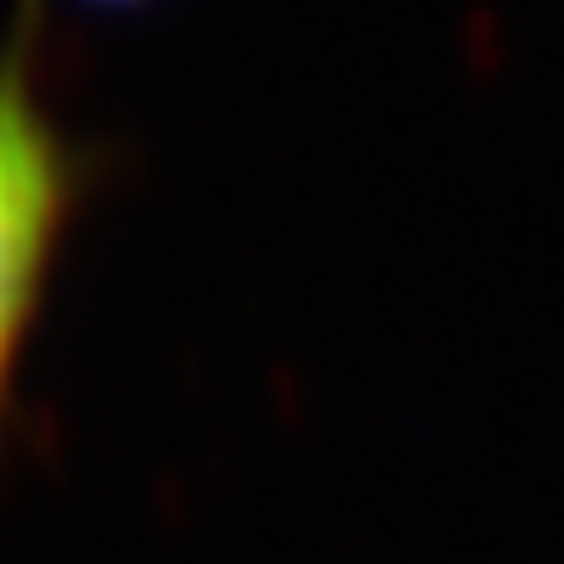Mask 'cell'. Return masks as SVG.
I'll list each match as a JSON object with an SVG mask.
<instances>
[{
	"instance_id": "6da1fadb",
	"label": "cell",
	"mask_w": 564,
	"mask_h": 564,
	"mask_svg": "<svg viewBox=\"0 0 564 564\" xmlns=\"http://www.w3.org/2000/svg\"><path fill=\"white\" fill-rule=\"evenodd\" d=\"M74 209V158L37 95L26 37L0 53V434L11 419L21 350Z\"/></svg>"
},
{
	"instance_id": "7a4b0ae2",
	"label": "cell",
	"mask_w": 564,
	"mask_h": 564,
	"mask_svg": "<svg viewBox=\"0 0 564 564\" xmlns=\"http://www.w3.org/2000/svg\"><path fill=\"white\" fill-rule=\"evenodd\" d=\"M84 6H141V0H84Z\"/></svg>"
}]
</instances>
